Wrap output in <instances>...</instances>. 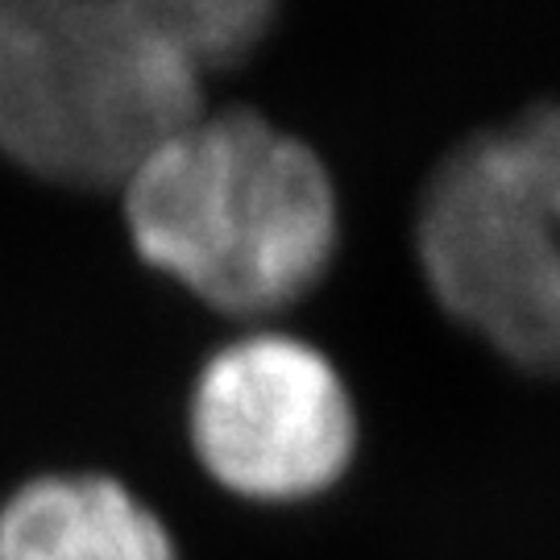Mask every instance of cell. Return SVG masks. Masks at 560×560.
I'll list each match as a JSON object with an SVG mask.
<instances>
[{
  "instance_id": "7a4b0ae2",
  "label": "cell",
  "mask_w": 560,
  "mask_h": 560,
  "mask_svg": "<svg viewBox=\"0 0 560 560\" xmlns=\"http://www.w3.org/2000/svg\"><path fill=\"white\" fill-rule=\"evenodd\" d=\"M166 0H0V154L62 187H125L203 113Z\"/></svg>"
},
{
  "instance_id": "3957f363",
  "label": "cell",
  "mask_w": 560,
  "mask_h": 560,
  "mask_svg": "<svg viewBox=\"0 0 560 560\" xmlns=\"http://www.w3.org/2000/svg\"><path fill=\"white\" fill-rule=\"evenodd\" d=\"M416 249L453 320L523 370L560 374V104L486 125L436 162Z\"/></svg>"
},
{
  "instance_id": "5b68a950",
  "label": "cell",
  "mask_w": 560,
  "mask_h": 560,
  "mask_svg": "<svg viewBox=\"0 0 560 560\" xmlns=\"http://www.w3.org/2000/svg\"><path fill=\"white\" fill-rule=\"evenodd\" d=\"M0 560H175V540L117 478L42 474L0 506Z\"/></svg>"
},
{
  "instance_id": "6da1fadb",
  "label": "cell",
  "mask_w": 560,
  "mask_h": 560,
  "mask_svg": "<svg viewBox=\"0 0 560 560\" xmlns=\"http://www.w3.org/2000/svg\"><path fill=\"white\" fill-rule=\"evenodd\" d=\"M120 196L141 261L229 316L300 303L340 241L337 187L320 154L249 108H203Z\"/></svg>"
},
{
  "instance_id": "277c9868",
  "label": "cell",
  "mask_w": 560,
  "mask_h": 560,
  "mask_svg": "<svg viewBox=\"0 0 560 560\" xmlns=\"http://www.w3.org/2000/svg\"><path fill=\"white\" fill-rule=\"evenodd\" d=\"M187 432L224 490L254 502H300L345 478L358 448V411L316 345L249 332L203 361Z\"/></svg>"
}]
</instances>
